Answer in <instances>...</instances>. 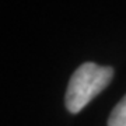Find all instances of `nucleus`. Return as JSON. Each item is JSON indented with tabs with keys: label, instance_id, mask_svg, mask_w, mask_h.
I'll list each match as a JSON object with an SVG mask.
<instances>
[{
	"label": "nucleus",
	"instance_id": "obj_1",
	"mask_svg": "<svg viewBox=\"0 0 126 126\" xmlns=\"http://www.w3.org/2000/svg\"><path fill=\"white\" fill-rule=\"evenodd\" d=\"M113 77V69L93 62L81 64L73 73L66 93V107L72 113L81 109L108 86Z\"/></svg>",
	"mask_w": 126,
	"mask_h": 126
},
{
	"label": "nucleus",
	"instance_id": "obj_2",
	"mask_svg": "<svg viewBox=\"0 0 126 126\" xmlns=\"http://www.w3.org/2000/svg\"><path fill=\"white\" fill-rule=\"evenodd\" d=\"M108 126H126V95L116 104L108 119Z\"/></svg>",
	"mask_w": 126,
	"mask_h": 126
}]
</instances>
